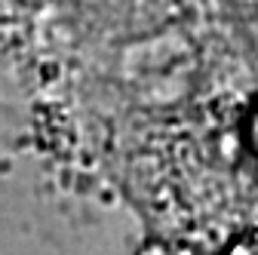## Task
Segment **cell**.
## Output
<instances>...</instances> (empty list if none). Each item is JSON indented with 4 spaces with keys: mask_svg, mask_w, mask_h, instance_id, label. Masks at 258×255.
<instances>
[{
    "mask_svg": "<svg viewBox=\"0 0 258 255\" xmlns=\"http://www.w3.org/2000/svg\"><path fill=\"white\" fill-rule=\"evenodd\" d=\"M231 255H258V228L255 231H249L234 249H231Z\"/></svg>",
    "mask_w": 258,
    "mask_h": 255,
    "instance_id": "cell-1",
    "label": "cell"
},
{
    "mask_svg": "<svg viewBox=\"0 0 258 255\" xmlns=\"http://www.w3.org/2000/svg\"><path fill=\"white\" fill-rule=\"evenodd\" d=\"M142 255H190V252L175 249V246H151V249H145Z\"/></svg>",
    "mask_w": 258,
    "mask_h": 255,
    "instance_id": "cell-2",
    "label": "cell"
},
{
    "mask_svg": "<svg viewBox=\"0 0 258 255\" xmlns=\"http://www.w3.org/2000/svg\"><path fill=\"white\" fill-rule=\"evenodd\" d=\"M252 148L258 151V114H255V120H252Z\"/></svg>",
    "mask_w": 258,
    "mask_h": 255,
    "instance_id": "cell-3",
    "label": "cell"
}]
</instances>
